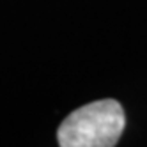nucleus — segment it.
I'll list each match as a JSON object with an SVG mask.
<instances>
[{"label": "nucleus", "instance_id": "obj_1", "mask_svg": "<svg viewBox=\"0 0 147 147\" xmlns=\"http://www.w3.org/2000/svg\"><path fill=\"white\" fill-rule=\"evenodd\" d=\"M124 126L121 103L101 99L71 112L59 126L57 140L62 147H113Z\"/></svg>", "mask_w": 147, "mask_h": 147}]
</instances>
